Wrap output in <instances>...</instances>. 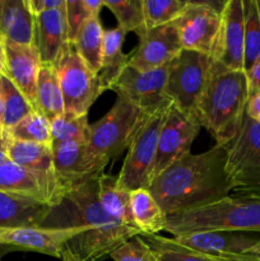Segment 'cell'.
I'll list each match as a JSON object with an SVG mask.
<instances>
[{"instance_id": "cell-7", "label": "cell", "mask_w": 260, "mask_h": 261, "mask_svg": "<svg viewBox=\"0 0 260 261\" xmlns=\"http://www.w3.org/2000/svg\"><path fill=\"white\" fill-rule=\"evenodd\" d=\"M53 66L63 93L65 114L88 115L93 102L103 93L98 75L88 68L71 42L63 46Z\"/></svg>"}, {"instance_id": "cell-45", "label": "cell", "mask_w": 260, "mask_h": 261, "mask_svg": "<svg viewBox=\"0 0 260 261\" xmlns=\"http://www.w3.org/2000/svg\"><path fill=\"white\" fill-rule=\"evenodd\" d=\"M8 142H9V137H8V133L5 132L4 129H3L2 126H0V149L4 150L7 149V145H8Z\"/></svg>"}, {"instance_id": "cell-36", "label": "cell", "mask_w": 260, "mask_h": 261, "mask_svg": "<svg viewBox=\"0 0 260 261\" xmlns=\"http://www.w3.org/2000/svg\"><path fill=\"white\" fill-rule=\"evenodd\" d=\"M110 257L114 261H160L140 234L127 240L125 244L112 251Z\"/></svg>"}, {"instance_id": "cell-13", "label": "cell", "mask_w": 260, "mask_h": 261, "mask_svg": "<svg viewBox=\"0 0 260 261\" xmlns=\"http://www.w3.org/2000/svg\"><path fill=\"white\" fill-rule=\"evenodd\" d=\"M168 65L149 71H137L127 66L112 91L147 115L168 109L172 105L166 94Z\"/></svg>"}, {"instance_id": "cell-27", "label": "cell", "mask_w": 260, "mask_h": 261, "mask_svg": "<svg viewBox=\"0 0 260 261\" xmlns=\"http://www.w3.org/2000/svg\"><path fill=\"white\" fill-rule=\"evenodd\" d=\"M36 98L37 111L41 112L50 122L65 112L58 75L51 64L41 65L38 71Z\"/></svg>"}, {"instance_id": "cell-1", "label": "cell", "mask_w": 260, "mask_h": 261, "mask_svg": "<svg viewBox=\"0 0 260 261\" xmlns=\"http://www.w3.org/2000/svg\"><path fill=\"white\" fill-rule=\"evenodd\" d=\"M226 163L224 145L216 144L199 154L188 153L153 178L149 191L166 217L214 203L232 193Z\"/></svg>"}, {"instance_id": "cell-33", "label": "cell", "mask_w": 260, "mask_h": 261, "mask_svg": "<svg viewBox=\"0 0 260 261\" xmlns=\"http://www.w3.org/2000/svg\"><path fill=\"white\" fill-rule=\"evenodd\" d=\"M244 71H247L260 58V14L256 0H244Z\"/></svg>"}, {"instance_id": "cell-44", "label": "cell", "mask_w": 260, "mask_h": 261, "mask_svg": "<svg viewBox=\"0 0 260 261\" xmlns=\"http://www.w3.org/2000/svg\"><path fill=\"white\" fill-rule=\"evenodd\" d=\"M242 255H246V256L252 257V259L260 260V240L251 247V249L247 250V251Z\"/></svg>"}, {"instance_id": "cell-9", "label": "cell", "mask_w": 260, "mask_h": 261, "mask_svg": "<svg viewBox=\"0 0 260 261\" xmlns=\"http://www.w3.org/2000/svg\"><path fill=\"white\" fill-rule=\"evenodd\" d=\"M170 107L149 115L133 138L127 148L124 165L117 175V185L124 190L149 189L152 182L150 172L157 153L158 137Z\"/></svg>"}, {"instance_id": "cell-46", "label": "cell", "mask_w": 260, "mask_h": 261, "mask_svg": "<svg viewBox=\"0 0 260 261\" xmlns=\"http://www.w3.org/2000/svg\"><path fill=\"white\" fill-rule=\"evenodd\" d=\"M7 161H9V158H8L7 153L4 152V150L0 149V165H3V163H5Z\"/></svg>"}, {"instance_id": "cell-40", "label": "cell", "mask_w": 260, "mask_h": 261, "mask_svg": "<svg viewBox=\"0 0 260 261\" xmlns=\"http://www.w3.org/2000/svg\"><path fill=\"white\" fill-rule=\"evenodd\" d=\"M245 112H246L250 119H252L256 122H260V93L249 97L246 105V111Z\"/></svg>"}, {"instance_id": "cell-4", "label": "cell", "mask_w": 260, "mask_h": 261, "mask_svg": "<svg viewBox=\"0 0 260 261\" xmlns=\"http://www.w3.org/2000/svg\"><path fill=\"white\" fill-rule=\"evenodd\" d=\"M173 237L199 232H259L260 200L227 196L214 203L178 212L166 219Z\"/></svg>"}, {"instance_id": "cell-6", "label": "cell", "mask_w": 260, "mask_h": 261, "mask_svg": "<svg viewBox=\"0 0 260 261\" xmlns=\"http://www.w3.org/2000/svg\"><path fill=\"white\" fill-rule=\"evenodd\" d=\"M214 59L183 50L168 65L166 94L172 106L196 120L199 99L205 89ZM198 121V120H196Z\"/></svg>"}, {"instance_id": "cell-15", "label": "cell", "mask_w": 260, "mask_h": 261, "mask_svg": "<svg viewBox=\"0 0 260 261\" xmlns=\"http://www.w3.org/2000/svg\"><path fill=\"white\" fill-rule=\"evenodd\" d=\"M138 38V47L127 63L129 68L137 71H149L168 65L183 51L175 22L147 28Z\"/></svg>"}, {"instance_id": "cell-26", "label": "cell", "mask_w": 260, "mask_h": 261, "mask_svg": "<svg viewBox=\"0 0 260 261\" xmlns=\"http://www.w3.org/2000/svg\"><path fill=\"white\" fill-rule=\"evenodd\" d=\"M130 206L135 226L142 234H158L165 231L166 214L149 189L130 191Z\"/></svg>"}, {"instance_id": "cell-14", "label": "cell", "mask_w": 260, "mask_h": 261, "mask_svg": "<svg viewBox=\"0 0 260 261\" xmlns=\"http://www.w3.org/2000/svg\"><path fill=\"white\" fill-rule=\"evenodd\" d=\"M200 127L196 120L186 116L171 105L158 137L157 153L150 172L152 181L176 161L190 153V148Z\"/></svg>"}, {"instance_id": "cell-48", "label": "cell", "mask_w": 260, "mask_h": 261, "mask_svg": "<svg viewBox=\"0 0 260 261\" xmlns=\"http://www.w3.org/2000/svg\"><path fill=\"white\" fill-rule=\"evenodd\" d=\"M256 5H257V10H259V14H260V0H256Z\"/></svg>"}, {"instance_id": "cell-12", "label": "cell", "mask_w": 260, "mask_h": 261, "mask_svg": "<svg viewBox=\"0 0 260 261\" xmlns=\"http://www.w3.org/2000/svg\"><path fill=\"white\" fill-rule=\"evenodd\" d=\"M86 232L87 228L84 227H0V254L9 251H33L61 259V254L68 242Z\"/></svg>"}, {"instance_id": "cell-30", "label": "cell", "mask_w": 260, "mask_h": 261, "mask_svg": "<svg viewBox=\"0 0 260 261\" xmlns=\"http://www.w3.org/2000/svg\"><path fill=\"white\" fill-rule=\"evenodd\" d=\"M140 237L154 251L160 261H227L201 254L178 244L175 239H167L161 234H140Z\"/></svg>"}, {"instance_id": "cell-28", "label": "cell", "mask_w": 260, "mask_h": 261, "mask_svg": "<svg viewBox=\"0 0 260 261\" xmlns=\"http://www.w3.org/2000/svg\"><path fill=\"white\" fill-rule=\"evenodd\" d=\"M103 31L99 17H91L84 22L75 40L71 42L78 55L96 74H98L101 69Z\"/></svg>"}, {"instance_id": "cell-24", "label": "cell", "mask_w": 260, "mask_h": 261, "mask_svg": "<svg viewBox=\"0 0 260 261\" xmlns=\"http://www.w3.org/2000/svg\"><path fill=\"white\" fill-rule=\"evenodd\" d=\"M125 36L126 33L119 25L103 31L101 69L97 74L103 92L112 89L122 71L127 68L130 55L122 51Z\"/></svg>"}, {"instance_id": "cell-11", "label": "cell", "mask_w": 260, "mask_h": 261, "mask_svg": "<svg viewBox=\"0 0 260 261\" xmlns=\"http://www.w3.org/2000/svg\"><path fill=\"white\" fill-rule=\"evenodd\" d=\"M213 3L189 2L185 12L175 22L183 50L208 55L214 59L218 47L222 8Z\"/></svg>"}, {"instance_id": "cell-42", "label": "cell", "mask_w": 260, "mask_h": 261, "mask_svg": "<svg viewBox=\"0 0 260 261\" xmlns=\"http://www.w3.org/2000/svg\"><path fill=\"white\" fill-rule=\"evenodd\" d=\"M61 261H84V260H82L78 255L74 254L69 247H65L63 254H61Z\"/></svg>"}, {"instance_id": "cell-39", "label": "cell", "mask_w": 260, "mask_h": 261, "mask_svg": "<svg viewBox=\"0 0 260 261\" xmlns=\"http://www.w3.org/2000/svg\"><path fill=\"white\" fill-rule=\"evenodd\" d=\"M247 79V91L249 97L260 93V58L254 63V65L245 71Z\"/></svg>"}, {"instance_id": "cell-17", "label": "cell", "mask_w": 260, "mask_h": 261, "mask_svg": "<svg viewBox=\"0 0 260 261\" xmlns=\"http://www.w3.org/2000/svg\"><path fill=\"white\" fill-rule=\"evenodd\" d=\"M5 75L28 99L35 111H37V78L42 61L35 45L5 41Z\"/></svg>"}, {"instance_id": "cell-31", "label": "cell", "mask_w": 260, "mask_h": 261, "mask_svg": "<svg viewBox=\"0 0 260 261\" xmlns=\"http://www.w3.org/2000/svg\"><path fill=\"white\" fill-rule=\"evenodd\" d=\"M50 124L53 147L63 143H88V115L73 116L64 112Z\"/></svg>"}, {"instance_id": "cell-38", "label": "cell", "mask_w": 260, "mask_h": 261, "mask_svg": "<svg viewBox=\"0 0 260 261\" xmlns=\"http://www.w3.org/2000/svg\"><path fill=\"white\" fill-rule=\"evenodd\" d=\"M66 0H27V5L33 15H38L41 13H46L48 10L64 8Z\"/></svg>"}, {"instance_id": "cell-47", "label": "cell", "mask_w": 260, "mask_h": 261, "mask_svg": "<svg viewBox=\"0 0 260 261\" xmlns=\"http://www.w3.org/2000/svg\"><path fill=\"white\" fill-rule=\"evenodd\" d=\"M0 126L3 127V101L2 96H0ZM4 129V127H3Z\"/></svg>"}, {"instance_id": "cell-43", "label": "cell", "mask_w": 260, "mask_h": 261, "mask_svg": "<svg viewBox=\"0 0 260 261\" xmlns=\"http://www.w3.org/2000/svg\"><path fill=\"white\" fill-rule=\"evenodd\" d=\"M5 74V46L4 40L0 37V76Z\"/></svg>"}, {"instance_id": "cell-34", "label": "cell", "mask_w": 260, "mask_h": 261, "mask_svg": "<svg viewBox=\"0 0 260 261\" xmlns=\"http://www.w3.org/2000/svg\"><path fill=\"white\" fill-rule=\"evenodd\" d=\"M105 7L109 8L116 17L119 27L125 33L134 32L137 35L147 30L143 10V0H103Z\"/></svg>"}, {"instance_id": "cell-2", "label": "cell", "mask_w": 260, "mask_h": 261, "mask_svg": "<svg viewBox=\"0 0 260 261\" xmlns=\"http://www.w3.org/2000/svg\"><path fill=\"white\" fill-rule=\"evenodd\" d=\"M58 208L70 213L71 216L53 208L42 227L87 228L86 233L74 237L66 245V247L84 261L105 259L127 240L140 234L138 231L124 226L106 213L98 198L97 178L68 191Z\"/></svg>"}, {"instance_id": "cell-3", "label": "cell", "mask_w": 260, "mask_h": 261, "mask_svg": "<svg viewBox=\"0 0 260 261\" xmlns=\"http://www.w3.org/2000/svg\"><path fill=\"white\" fill-rule=\"evenodd\" d=\"M247 99L245 71L229 70L214 60L208 83L199 99L196 120L213 137L217 145L228 144L236 137Z\"/></svg>"}, {"instance_id": "cell-22", "label": "cell", "mask_w": 260, "mask_h": 261, "mask_svg": "<svg viewBox=\"0 0 260 261\" xmlns=\"http://www.w3.org/2000/svg\"><path fill=\"white\" fill-rule=\"evenodd\" d=\"M51 209L42 201L0 191V227H42Z\"/></svg>"}, {"instance_id": "cell-32", "label": "cell", "mask_w": 260, "mask_h": 261, "mask_svg": "<svg viewBox=\"0 0 260 261\" xmlns=\"http://www.w3.org/2000/svg\"><path fill=\"white\" fill-rule=\"evenodd\" d=\"M9 139L51 145V124L41 112L32 111L15 126L8 130Z\"/></svg>"}, {"instance_id": "cell-18", "label": "cell", "mask_w": 260, "mask_h": 261, "mask_svg": "<svg viewBox=\"0 0 260 261\" xmlns=\"http://www.w3.org/2000/svg\"><path fill=\"white\" fill-rule=\"evenodd\" d=\"M0 191L35 199L53 208L63 201L56 189L43 176L10 160L0 165Z\"/></svg>"}, {"instance_id": "cell-29", "label": "cell", "mask_w": 260, "mask_h": 261, "mask_svg": "<svg viewBox=\"0 0 260 261\" xmlns=\"http://www.w3.org/2000/svg\"><path fill=\"white\" fill-rule=\"evenodd\" d=\"M0 96L3 101V127L5 132L35 111L32 105L5 74L0 76Z\"/></svg>"}, {"instance_id": "cell-25", "label": "cell", "mask_w": 260, "mask_h": 261, "mask_svg": "<svg viewBox=\"0 0 260 261\" xmlns=\"http://www.w3.org/2000/svg\"><path fill=\"white\" fill-rule=\"evenodd\" d=\"M97 184H98L99 201L106 213L124 226L135 229L140 233L138 227L135 226L132 214L130 191L124 190L117 185V176L102 173L97 177Z\"/></svg>"}, {"instance_id": "cell-10", "label": "cell", "mask_w": 260, "mask_h": 261, "mask_svg": "<svg viewBox=\"0 0 260 261\" xmlns=\"http://www.w3.org/2000/svg\"><path fill=\"white\" fill-rule=\"evenodd\" d=\"M56 180L61 195L103 173L110 160L88 143H63L53 147Z\"/></svg>"}, {"instance_id": "cell-5", "label": "cell", "mask_w": 260, "mask_h": 261, "mask_svg": "<svg viewBox=\"0 0 260 261\" xmlns=\"http://www.w3.org/2000/svg\"><path fill=\"white\" fill-rule=\"evenodd\" d=\"M224 147L233 196L260 200V122L245 112L236 137Z\"/></svg>"}, {"instance_id": "cell-21", "label": "cell", "mask_w": 260, "mask_h": 261, "mask_svg": "<svg viewBox=\"0 0 260 261\" xmlns=\"http://www.w3.org/2000/svg\"><path fill=\"white\" fill-rule=\"evenodd\" d=\"M5 153L12 162L43 176L56 189L59 195L63 199V195L59 190L58 180H56L54 153L51 145L9 139Z\"/></svg>"}, {"instance_id": "cell-37", "label": "cell", "mask_w": 260, "mask_h": 261, "mask_svg": "<svg viewBox=\"0 0 260 261\" xmlns=\"http://www.w3.org/2000/svg\"><path fill=\"white\" fill-rule=\"evenodd\" d=\"M65 15L69 30V42H73L82 25L92 15L87 10L83 0H66Z\"/></svg>"}, {"instance_id": "cell-19", "label": "cell", "mask_w": 260, "mask_h": 261, "mask_svg": "<svg viewBox=\"0 0 260 261\" xmlns=\"http://www.w3.org/2000/svg\"><path fill=\"white\" fill-rule=\"evenodd\" d=\"M173 239L189 249L221 259L245 254L260 240L249 232H199Z\"/></svg>"}, {"instance_id": "cell-23", "label": "cell", "mask_w": 260, "mask_h": 261, "mask_svg": "<svg viewBox=\"0 0 260 261\" xmlns=\"http://www.w3.org/2000/svg\"><path fill=\"white\" fill-rule=\"evenodd\" d=\"M0 37L20 45H33L35 15L27 0H0Z\"/></svg>"}, {"instance_id": "cell-41", "label": "cell", "mask_w": 260, "mask_h": 261, "mask_svg": "<svg viewBox=\"0 0 260 261\" xmlns=\"http://www.w3.org/2000/svg\"><path fill=\"white\" fill-rule=\"evenodd\" d=\"M83 2L92 17H99V13L105 7L103 0H83Z\"/></svg>"}, {"instance_id": "cell-20", "label": "cell", "mask_w": 260, "mask_h": 261, "mask_svg": "<svg viewBox=\"0 0 260 261\" xmlns=\"http://www.w3.org/2000/svg\"><path fill=\"white\" fill-rule=\"evenodd\" d=\"M66 42H69V30L65 7L35 15L33 45L40 54L42 64L53 65Z\"/></svg>"}, {"instance_id": "cell-16", "label": "cell", "mask_w": 260, "mask_h": 261, "mask_svg": "<svg viewBox=\"0 0 260 261\" xmlns=\"http://www.w3.org/2000/svg\"><path fill=\"white\" fill-rule=\"evenodd\" d=\"M221 17V33L214 60L229 70L244 71V0L224 2Z\"/></svg>"}, {"instance_id": "cell-35", "label": "cell", "mask_w": 260, "mask_h": 261, "mask_svg": "<svg viewBox=\"0 0 260 261\" xmlns=\"http://www.w3.org/2000/svg\"><path fill=\"white\" fill-rule=\"evenodd\" d=\"M188 5L184 0H143L145 25L155 28L176 22Z\"/></svg>"}, {"instance_id": "cell-8", "label": "cell", "mask_w": 260, "mask_h": 261, "mask_svg": "<svg viewBox=\"0 0 260 261\" xmlns=\"http://www.w3.org/2000/svg\"><path fill=\"white\" fill-rule=\"evenodd\" d=\"M148 116L129 101L117 97L114 106L103 117L89 124L88 144L110 161L115 160L129 148L138 129Z\"/></svg>"}]
</instances>
